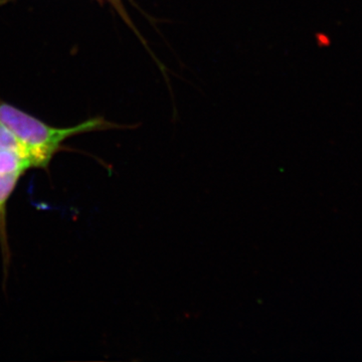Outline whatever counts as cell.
Listing matches in <instances>:
<instances>
[{"label":"cell","mask_w":362,"mask_h":362,"mask_svg":"<svg viewBox=\"0 0 362 362\" xmlns=\"http://www.w3.org/2000/svg\"><path fill=\"white\" fill-rule=\"evenodd\" d=\"M0 122L25 147L32 160L33 168L42 169L47 168L52 156L69 138L106 127V123L100 119L86 121L74 127H52L25 112L2 102H0Z\"/></svg>","instance_id":"6da1fadb"},{"label":"cell","mask_w":362,"mask_h":362,"mask_svg":"<svg viewBox=\"0 0 362 362\" xmlns=\"http://www.w3.org/2000/svg\"><path fill=\"white\" fill-rule=\"evenodd\" d=\"M21 175L16 173H0V243L4 259L9 258L8 242L6 232V207L7 202L18 187Z\"/></svg>","instance_id":"7a4b0ae2"}]
</instances>
